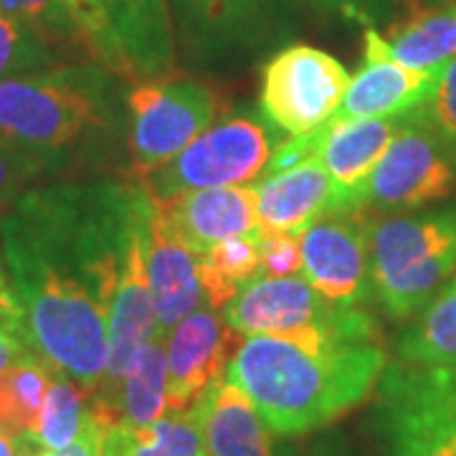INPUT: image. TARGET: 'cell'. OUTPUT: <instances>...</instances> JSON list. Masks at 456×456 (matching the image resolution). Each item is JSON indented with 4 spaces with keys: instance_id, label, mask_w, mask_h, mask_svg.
I'll return each instance as SVG.
<instances>
[{
    "instance_id": "1",
    "label": "cell",
    "mask_w": 456,
    "mask_h": 456,
    "mask_svg": "<svg viewBox=\"0 0 456 456\" xmlns=\"http://www.w3.org/2000/svg\"><path fill=\"white\" fill-rule=\"evenodd\" d=\"M150 203L134 183H59L20 193L0 216V259L23 307V340L86 393L107 370L114 289Z\"/></svg>"
},
{
    "instance_id": "2",
    "label": "cell",
    "mask_w": 456,
    "mask_h": 456,
    "mask_svg": "<svg viewBox=\"0 0 456 456\" xmlns=\"http://www.w3.org/2000/svg\"><path fill=\"white\" fill-rule=\"evenodd\" d=\"M388 368L380 340L327 332L302 338L254 335L228 362L233 380L277 436H302L338 421L378 388Z\"/></svg>"
},
{
    "instance_id": "3",
    "label": "cell",
    "mask_w": 456,
    "mask_h": 456,
    "mask_svg": "<svg viewBox=\"0 0 456 456\" xmlns=\"http://www.w3.org/2000/svg\"><path fill=\"white\" fill-rule=\"evenodd\" d=\"M110 122V71L61 64L0 82V147L44 173Z\"/></svg>"
},
{
    "instance_id": "4",
    "label": "cell",
    "mask_w": 456,
    "mask_h": 456,
    "mask_svg": "<svg viewBox=\"0 0 456 456\" xmlns=\"http://www.w3.org/2000/svg\"><path fill=\"white\" fill-rule=\"evenodd\" d=\"M456 272V203L370 224V287L393 320H411Z\"/></svg>"
},
{
    "instance_id": "5",
    "label": "cell",
    "mask_w": 456,
    "mask_h": 456,
    "mask_svg": "<svg viewBox=\"0 0 456 456\" xmlns=\"http://www.w3.org/2000/svg\"><path fill=\"white\" fill-rule=\"evenodd\" d=\"M375 419L388 456H456V368L393 362Z\"/></svg>"
},
{
    "instance_id": "6",
    "label": "cell",
    "mask_w": 456,
    "mask_h": 456,
    "mask_svg": "<svg viewBox=\"0 0 456 456\" xmlns=\"http://www.w3.org/2000/svg\"><path fill=\"white\" fill-rule=\"evenodd\" d=\"M236 335L302 338L327 332L350 340H380L373 317L362 307L325 299L305 277H256L224 310Z\"/></svg>"
},
{
    "instance_id": "7",
    "label": "cell",
    "mask_w": 456,
    "mask_h": 456,
    "mask_svg": "<svg viewBox=\"0 0 456 456\" xmlns=\"http://www.w3.org/2000/svg\"><path fill=\"white\" fill-rule=\"evenodd\" d=\"M274 150L266 125L254 117H231L216 122L170 163L140 178V185L155 203L193 191L246 185L264 173Z\"/></svg>"
},
{
    "instance_id": "8",
    "label": "cell",
    "mask_w": 456,
    "mask_h": 456,
    "mask_svg": "<svg viewBox=\"0 0 456 456\" xmlns=\"http://www.w3.org/2000/svg\"><path fill=\"white\" fill-rule=\"evenodd\" d=\"M218 92L198 79H147L132 86L130 112L132 170L147 173L170 163L221 117Z\"/></svg>"
},
{
    "instance_id": "9",
    "label": "cell",
    "mask_w": 456,
    "mask_h": 456,
    "mask_svg": "<svg viewBox=\"0 0 456 456\" xmlns=\"http://www.w3.org/2000/svg\"><path fill=\"white\" fill-rule=\"evenodd\" d=\"M456 191V145L424 107L403 114L365 188V208L408 211Z\"/></svg>"
},
{
    "instance_id": "10",
    "label": "cell",
    "mask_w": 456,
    "mask_h": 456,
    "mask_svg": "<svg viewBox=\"0 0 456 456\" xmlns=\"http://www.w3.org/2000/svg\"><path fill=\"white\" fill-rule=\"evenodd\" d=\"M347 69L327 51L294 44L269 59L261 74V112L289 137L320 130L340 110Z\"/></svg>"
},
{
    "instance_id": "11",
    "label": "cell",
    "mask_w": 456,
    "mask_h": 456,
    "mask_svg": "<svg viewBox=\"0 0 456 456\" xmlns=\"http://www.w3.org/2000/svg\"><path fill=\"white\" fill-rule=\"evenodd\" d=\"M370 208H330L299 233L302 277L325 299L360 307L370 294Z\"/></svg>"
},
{
    "instance_id": "12",
    "label": "cell",
    "mask_w": 456,
    "mask_h": 456,
    "mask_svg": "<svg viewBox=\"0 0 456 456\" xmlns=\"http://www.w3.org/2000/svg\"><path fill=\"white\" fill-rule=\"evenodd\" d=\"M236 332L218 310L200 307L165 335L167 413L191 411L228 368Z\"/></svg>"
},
{
    "instance_id": "13",
    "label": "cell",
    "mask_w": 456,
    "mask_h": 456,
    "mask_svg": "<svg viewBox=\"0 0 456 456\" xmlns=\"http://www.w3.org/2000/svg\"><path fill=\"white\" fill-rule=\"evenodd\" d=\"M441 71H416L388 53L386 36L365 28V64L345 89L335 119L401 117L428 104Z\"/></svg>"
},
{
    "instance_id": "14",
    "label": "cell",
    "mask_w": 456,
    "mask_h": 456,
    "mask_svg": "<svg viewBox=\"0 0 456 456\" xmlns=\"http://www.w3.org/2000/svg\"><path fill=\"white\" fill-rule=\"evenodd\" d=\"M155 206L167 228L196 256L224 239L254 233L259 224L256 185L193 191Z\"/></svg>"
},
{
    "instance_id": "15",
    "label": "cell",
    "mask_w": 456,
    "mask_h": 456,
    "mask_svg": "<svg viewBox=\"0 0 456 456\" xmlns=\"http://www.w3.org/2000/svg\"><path fill=\"white\" fill-rule=\"evenodd\" d=\"M145 256L158 335L165 338L191 312L206 307V294L198 277V256L167 228L155 200L147 213Z\"/></svg>"
},
{
    "instance_id": "16",
    "label": "cell",
    "mask_w": 456,
    "mask_h": 456,
    "mask_svg": "<svg viewBox=\"0 0 456 456\" xmlns=\"http://www.w3.org/2000/svg\"><path fill=\"white\" fill-rule=\"evenodd\" d=\"M401 117L335 119L320 160L335 188V208H365V188L375 165L401 127Z\"/></svg>"
},
{
    "instance_id": "17",
    "label": "cell",
    "mask_w": 456,
    "mask_h": 456,
    "mask_svg": "<svg viewBox=\"0 0 456 456\" xmlns=\"http://www.w3.org/2000/svg\"><path fill=\"white\" fill-rule=\"evenodd\" d=\"M89 406L102 428L117 424L147 426L163 419L167 413L165 338H150L114 386L89 393Z\"/></svg>"
},
{
    "instance_id": "18",
    "label": "cell",
    "mask_w": 456,
    "mask_h": 456,
    "mask_svg": "<svg viewBox=\"0 0 456 456\" xmlns=\"http://www.w3.org/2000/svg\"><path fill=\"white\" fill-rule=\"evenodd\" d=\"M256 231L302 233L320 213L335 208V188L320 158L264 175L256 185Z\"/></svg>"
},
{
    "instance_id": "19",
    "label": "cell",
    "mask_w": 456,
    "mask_h": 456,
    "mask_svg": "<svg viewBox=\"0 0 456 456\" xmlns=\"http://www.w3.org/2000/svg\"><path fill=\"white\" fill-rule=\"evenodd\" d=\"M193 408L206 456H277L259 408L233 380H216Z\"/></svg>"
},
{
    "instance_id": "20",
    "label": "cell",
    "mask_w": 456,
    "mask_h": 456,
    "mask_svg": "<svg viewBox=\"0 0 456 456\" xmlns=\"http://www.w3.org/2000/svg\"><path fill=\"white\" fill-rule=\"evenodd\" d=\"M127 79H155L173 69L167 0H104Z\"/></svg>"
},
{
    "instance_id": "21",
    "label": "cell",
    "mask_w": 456,
    "mask_h": 456,
    "mask_svg": "<svg viewBox=\"0 0 456 456\" xmlns=\"http://www.w3.org/2000/svg\"><path fill=\"white\" fill-rule=\"evenodd\" d=\"M102 456H206L196 408L165 413L147 426L104 428Z\"/></svg>"
},
{
    "instance_id": "22",
    "label": "cell",
    "mask_w": 456,
    "mask_h": 456,
    "mask_svg": "<svg viewBox=\"0 0 456 456\" xmlns=\"http://www.w3.org/2000/svg\"><path fill=\"white\" fill-rule=\"evenodd\" d=\"M398 362L456 368V272L395 342Z\"/></svg>"
},
{
    "instance_id": "23",
    "label": "cell",
    "mask_w": 456,
    "mask_h": 456,
    "mask_svg": "<svg viewBox=\"0 0 456 456\" xmlns=\"http://www.w3.org/2000/svg\"><path fill=\"white\" fill-rule=\"evenodd\" d=\"M386 44L408 69L441 71L456 56V5L413 13L386 36Z\"/></svg>"
},
{
    "instance_id": "24",
    "label": "cell",
    "mask_w": 456,
    "mask_h": 456,
    "mask_svg": "<svg viewBox=\"0 0 456 456\" xmlns=\"http://www.w3.org/2000/svg\"><path fill=\"white\" fill-rule=\"evenodd\" d=\"M53 368L26 350L0 375V434L11 439H31L41 406L53 378Z\"/></svg>"
},
{
    "instance_id": "25",
    "label": "cell",
    "mask_w": 456,
    "mask_h": 456,
    "mask_svg": "<svg viewBox=\"0 0 456 456\" xmlns=\"http://www.w3.org/2000/svg\"><path fill=\"white\" fill-rule=\"evenodd\" d=\"M261 274L256 236H231L198 254V277L206 294V307L226 310V305Z\"/></svg>"
},
{
    "instance_id": "26",
    "label": "cell",
    "mask_w": 456,
    "mask_h": 456,
    "mask_svg": "<svg viewBox=\"0 0 456 456\" xmlns=\"http://www.w3.org/2000/svg\"><path fill=\"white\" fill-rule=\"evenodd\" d=\"M92 406L89 393L71 378L53 373L31 439L41 452H64L84 434Z\"/></svg>"
},
{
    "instance_id": "27",
    "label": "cell",
    "mask_w": 456,
    "mask_h": 456,
    "mask_svg": "<svg viewBox=\"0 0 456 456\" xmlns=\"http://www.w3.org/2000/svg\"><path fill=\"white\" fill-rule=\"evenodd\" d=\"M69 64V53L16 18L0 13V82Z\"/></svg>"
},
{
    "instance_id": "28",
    "label": "cell",
    "mask_w": 456,
    "mask_h": 456,
    "mask_svg": "<svg viewBox=\"0 0 456 456\" xmlns=\"http://www.w3.org/2000/svg\"><path fill=\"white\" fill-rule=\"evenodd\" d=\"M0 13L26 23L28 28L49 38L51 44H56L69 56L77 53L86 56L82 33L77 28V20L69 13L64 0H0Z\"/></svg>"
},
{
    "instance_id": "29",
    "label": "cell",
    "mask_w": 456,
    "mask_h": 456,
    "mask_svg": "<svg viewBox=\"0 0 456 456\" xmlns=\"http://www.w3.org/2000/svg\"><path fill=\"white\" fill-rule=\"evenodd\" d=\"M69 13L77 20V28L82 33V44L86 56L99 66H104L110 74H117L122 79H127L125 61L119 46L114 41L112 23L104 0H64Z\"/></svg>"
},
{
    "instance_id": "30",
    "label": "cell",
    "mask_w": 456,
    "mask_h": 456,
    "mask_svg": "<svg viewBox=\"0 0 456 456\" xmlns=\"http://www.w3.org/2000/svg\"><path fill=\"white\" fill-rule=\"evenodd\" d=\"M259 246L261 277H297L302 274L299 233H264L254 231Z\"/></svg>"
},
{
    "instance_id": "31",
    "label": "cell",
    "mask_w": 456,
    "mask_h": 456,
    "mask_svg": "<svg viewBox=\"0 0 456 456\" xmlns=\"http://www.w3.org/2000/svg\"><path fill=\"white\" fill-rule=\"evenodd\" d=\"M41 173L44 170L36 163L0 147V216L16 203L20 193H26V185Z\"/></svg>"
},
{
    "instance_id": "32",
    "label": "cell",
    "mask_w": 456,
    "mask_h": 456,
    "mask_svg": "<svg viewBox=\"0 0 456 456\" xmlns=\"http://www.w3.org/2000/svg\"><path fill=\"white\" fill-rule=\"evenodd\" d=\"M426 110L431 114L434 125L456 145V56L441 69L434 97L428 99Z\"/></svg>"
},
{
    "instance_id": "33",
    "label": "cell",
    "mask_w": 456,
    "mask_h": 456,
    "mask_svg": "<svg viewBox=\"0 0 456 456\" xmlns=\"http://www.w3.org/2000/svg\"><path fill=\"white\" fill-rule=\"evenodd\" d=\"M180 8L200 23H226L241 18L259 0H175Z\"/></svg>"
},
{
    "instance_id": "34",
    "label": "cell",
    "mask_w": 456,
    "mask_h": 456,
    "mask_svg": "<svg viewBox=\"0 0 456 456\" xmlns=\"http://www.w3.org/2000/svg\"><path fill=\"white\" fill-rule=\"evenodd\" d=\"M0 332H16L23 338V307L3 259H0Z\"/></svg>"
},
{
    "instance_id": "35",
    "label": "cell",
    "mask_w": 456,
    "mask_h": 456,
    "mask_svg": "<svg viewBox=\"0 0 456 456\" xmlns=\"http://www.w3.org/2000/svg\"><path fill=\"white\" fill-rule=\"evenodd\" d=\"M102 436H104V428L99 426L94 413H92L84 434L69 449H64V452H38L36 456H102Z\"/></svg>"
},
{
    "instance_id": "36",
    "label": "cell",
    "mask_w": 456,
    "mask_h": 456,
    "mask_svg": "<svg viewBox=\"0 0 456 456\" xmlns=\"http://www.w3.org/2000/svg\"><path fill=\"white\" fill-rule=\"evenodd\" d=\"M26 350H28V345H26V340L20 335H16V332H0V375L13 360L20 358Z\"/></svg>"
},
{
    "instance_id": "37",
    "label": "cell",
    "mask_w": 456,
    "mask_h": 456,
    "mask_svg": "<svg viewBox=\"0 0 456 456\" xmlns=\"http://www.w3.org/2000/svg\"><path fill=\"white\" fill-rule=\"evenodd\" d=\"M41 452L33 441L28 439H11L0 434V456H36Z\"/></svg>"
},
{
    "instance_id": "38",
    "label": "cell",
    "mask_w": 456,
    "mask_h": 456,
    "mask_svg": "<svg viewBox=\"0 0 456 456\" xmlns=\"http://www.w3.org/2000/svg\"><path fill=\"white\" fill-rule=\"evenodd\" d=\"M305 456H340V454H332V452H327V449H317V452H310V454Z\"/></svg>"
}]
</instances>
